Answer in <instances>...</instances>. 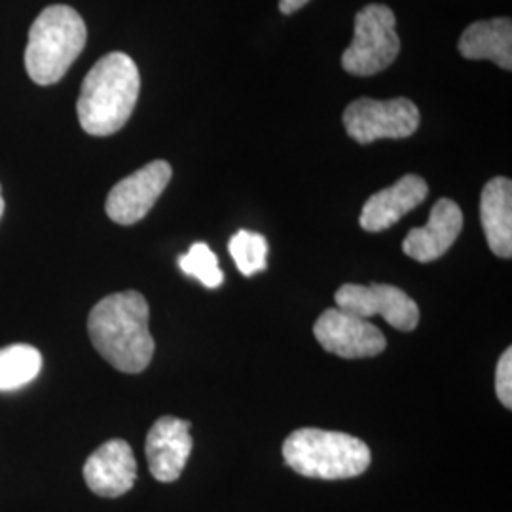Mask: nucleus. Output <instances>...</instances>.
I'll list each match as a JSON object with an SVG mask.
<instances>
[{"instance_id": "f257e3e1", "label": "nucleus", "mask_w": 512, "mask_h": 512, "mask_svg": "<svg viewBox=\"0 0 512 512\" xmlns=\"http://www.w3.org/2000/svg\"><path fill=\"white\" fill-rule=\"evenodd\" d=\"M150 308L137 291L109 294L97 302L88 317L93 348L120 372H143L154 355V338L148 329Z\"/></svg>"}, {"instance_id": "f03ea898", "label": "nucleus", "mask_w": 512, "mask_h": 512, "mask_svg": "<svg viewBox=\"0 0 512 512\" xmlns=\"http://www.w3.org/2000/svg\"><path fill=\"white\" fill-rule=\"evenodd\" d=\"M141 92L135 61L122 52L101 57L82 82L76 112L80 126L93 137H109L128 124Z\"/></svg>"}, {"instance_id": "7ed1b4c3", "label": "nucleus", "mask_w": 512, "mask_h": 512, "mask_svg": "<svg viewBox=\"0 0 512 512\" xmlns=\"http://www.w3.org/2000/svg\"><path fill=\"white\" fill-rule=\"evenodd\" d=\"M88 29L82 16L65 4L48 6L29 29L25 69L38 86H52L82 54Z\"/></svg>"}, {"instance_id": "20e7f679", "label": "nucleus", "mask_w": 512, "mask_h": 512, "mask_svg": "<svg viewBox=\"0 0 512 512\" xmlns=\"http://www.w3.org/2000/svg\"><path fill=\"white\" fill-rule=\"evenodd\" d=\"M283 458L298 475L344 480L363 475L372 454L366 442L348 433L304 427L283 442Z\"/></svg>"}, {"instance_id": "39448f33", "label": "nucleus", "mask_w": 512, "mask_h": 512, "mask_svg": "<svg viewBox=\"0 0 512 512\" xmlns=\"http://www.w3.org/2000/svg\"><path fill=\"white\" fill-rule=\"evenodd\" d=\"M401 52L397 19L385 4H368L355 18V35L342 55V67L355 76L387 69Z\"/></svg>"}, {"instance_id": "423d86ee", "label": "nucleus", "mask_w": 512, "mask_h": 512, "mask_svg": "<svg viewBox=\"0 0 512 512\" xmlns=\"http://www.w3.org/2000/svg\"><path fill=\"white\" fill-rule=\"evenodd\" d=\"M349 137L359 145L378 139H406L420 128V110L410 99H357L344 112Z\"/></svg>"}, {"instance_id": "0eeeda50", "label": "nucleus", "mask_w": 512, "mask_h": 512, "mask_svg": "<svg viewBox=\"0 0 512 512\" xmlns=\"http://www.w3.org/2000/svg\"><path fill=\"white\" fill-rule=\"evenodd\" d=\"M336 308L348 311L361 319H370L374 315H382L393 329L410 332L420 323L418 304L404 293L403 289L370 283V285H342L336 294Z\"/></svg>"}, {"instance_id": "6e6552de", "label": "nucleus", "mask_w": 512, "mask_h": 512, "mask_svg": "<svg viewBox=\"0 0 512 512\" xmlns=\"http://www.w3.org/2000/svg\"><path fill=\"white\" fill-rule=\"evenodd\" d=\"M313 334L325 351L344 359L376 357L387 346L384 332L340 308L323 311L313 325Z\"/></svg>"}, {"instance_id": "1a4fd4ad", "label": "nucleus", "mask_w": 512, "mask_h": 512, "mask_svg": "<svg viewBox=\"0 0 512 512\" xmlns=\"http://www.w3.org/2000/svg\"><path fill=\"white\" fill-rule=\"evenodd\" d=\"M171 177V165L164 160H156L122 179L110 190L105 203L109 219L122 226H131L145 219L167 188Z\"/></svg>"}, {"instance_id": "9d476101", "label": "nucleus", "mask_w": 512, "mask_h": 512, "mask_svg": "<svg viewBox=\"0 0 512 512\" xmlns=\"http://www.w3.org/2000/svg\"><path fill=\"white\" fill-rule=\"evenodd\" d=\"M190 421L164 416L156 421L147 435L148 469L158 482H175L183 475L194 440Z\"/></svg>"}, {"instance_id": "9b49d317", "label": "nucleus", "mask_w": 512, "mask_h": 512, "mask_svg": "<svg viewBox=\"0 0 512 512\" xmlns=\"http://www.w3.org/2000/svg\"><path fill=\"white\" fill-rule=\"evenodd\" d=\"M84 480L101 497L128 494L137 480V459L128 442L112 439L101 444L84 465Z\"/></svg>"}, {"instance_id": "f8f14e48", "label": "nucleus", "mask_w": 512, "mask_h": 512, "mask_svg": "<svg viewBox=\"0 0 512 512\" xmlns=\"http://www.w3.org/2000/svg\"><path fill=\"white\" fill-rule=\"evenodd\" d=\"M463 228V211L448 198L433 205L429 222L408 232L403 241L404 255L418 262H435L456 243Z\"/></svg>"}, {"instance_id": "ddd939ff", "label": "nucleus", "mask_w": 512, "mask_h": 512, "mask_svg": "<svg viewBox=\"0 0 512 512\" xmlns=\"http://www.w3.org/2000/svg\"><path fill=\"white\" fill-rule=\"evenodd\" d=\"M427 194L429 186L420 175H404L397 183L368 198L359 222L366 232H384L425 202Z\"/></svg>"}, {"instance_id": "4468645a", "label": "nucleus", "mask_w": 512, "mask_h": 512, "mask_svg": "<svg viewBox=\"0 0 512 512\" xmlns=\"http://www.w3.org/2000/svg\"><path fill=\"white\" fill-rule=\"evenodd\" d=\"M480 222L486 241L495 256H512V183L495 177L480 196Z\"/></svg>"}, {"instance_id": "2eb2a0df", "label": "nucleus", "mask_w": 512, "mask_h": 512, "mask_svg": "<svg viewBox=\"0 0 512 512\" xmlns=\"http://www.w3.org/2000/svg\"><path fill=\"white\" fill-rule=\"evenodd\" d=\"M459 54L465 59H488L497 67L512 69V23L509 18L476 21L459 38Z\"/></svg>"}, {"instance_id": "dca6fc26", "label": "nucleus", "mask_w": 512, "mask_h": 512, "mask_svg": "<svg viewBox=\"0 0 512 512\" xmlns=\"http://www.w3.org/2000/svg\"><path fill=\"white\" fill-rule=\"evenodd\" d=\"M42 370V355L29 344L0 349V391H16L31 384Z\"/></svg>"}, {"instance_id": "f3484780", "label": "nucleus", "mask_w": 512, "mask_h": 512, "mask_svg": "<svg viewBox=\"0 0 512 512\" xmlns=\"http://www.w3.org/2000/svg\"><path fill=\"white\" fill-rule=\"evenodd\" d=\"M228 251L234 258L239 272L245 277L266 270L268 241L262 234H256L251 230H239L238 234H234L230 239Z\"/></svg>"}, {"instance_id": "a211bd4d", "label": "nucleus", "mask_w": 512, "mask_h": 512, "mask_svg": "<svg viewBox=\"0 0 512 512\" xmlns=\"http://www.w3.org/2000/svg\"><path fill=\"white\" fill-rule=\"evenodd\" d=\"M179 266L184 274L198 279L207 289H219L224 283L219 256L215 255L211 247L203 241L194 243L186 255L179 256Z\"/></svg>"}, {"instance_id": "6ab92c4d", "label": "nucleus", "mask_w": 512, "mask_h": 512, "mask_svg": "<svg viewBox=\"0 0 512 512\" xmlns=\"http://www.w3.org/2000/svg\"><path fill=\"white\" fill-rule=\"evenodd\" d=\"M495 393L499 403L505 408H512V349H505V353L499 357V363L495 368Z\"/></svg>"}, {"instance_id": "aec40b11", "label": "nucleus", "mask_w": 512, "mask_h": 512, "mask_svg": "<svg viewBox=\"0 0 512 512\" xmlns=\"http://www.w3.org/2000/svg\"><path fill=\"white\" fill-rule=\"evenodd\" d=\"M310 0H279V10H281V14H285V16H289V14H294V12H298L302 6H306Z\"/></svg>"}, {"instance_id": "412c9836", "label": "nucleus", "mask_w": 512, "mask_h": 512, "mask_svg": "<svg viewBox=\"0 0 512 512\" xmlns=\"http://www.w3.org/2000/svg\"><path fill=\"white\" fill-rule=\"evenodd\" d=\"M4 215V200H2V190H0V219Z\"/></svg>"}]
</instances>
